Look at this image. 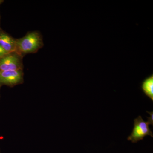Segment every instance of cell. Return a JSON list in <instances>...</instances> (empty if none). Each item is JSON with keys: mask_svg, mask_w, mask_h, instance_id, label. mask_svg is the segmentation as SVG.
Here are the masks:
<instances>
[{"mask_svg": "<svg viewBox=\"0 0 153 153\" xmlns=\"http://www.w3.org/2000/svg\"><path fill=\"white\" fill-rule=\"evenodd\" d=\"M17 49L22 53L35 52L41 46V38L37 32H32L25 37L16 41Z\"/></svg>", "mask_w": 153, "mask_h": 153, "instance_id": "1", "label": "cell"}, {"mask_svg": "<svg viewBox=\"0 0 153 153\" xmlns=\"http://www.w3.org/2000/svg\"><path fill=\"white\" fill-rule=\"evenodd\" d=\"M149 123L145 122L141 116H140L134 120V127L132 132L127 140L132 143H136L143 139L146 136L153 137L152 132L149 127Z\"/></svg>", "mask_w": 153, "mask_h": 153, "instance_id": "2", "label": "cell"}, {"mask_svg": "<svg viewBox=\"0 0 153 153\" xmlns=\"http://www.w3.org/2000/svg\"><path fill=\"white\" fill-rule=\"evenodd\" d=\"M22 78L21 70L0 71V85H15L21 82Z\"/></svg>", "mask_w": 153, "mask_h": 153, "instance_id": "3", "label": "cell"}, {"mask_svg": "<svg viewBox=\"0 0 153 153\" xmlns=\"http://www.w3.org/2000/svg\"><path fill=\"white\" fill-rule=\"evenodd\" d=\"M20 60L15 55H7L0 58V71L20 70Z\"/></svg>", "mask_w": 153, "mask_h": 153, "instance_id": "4", "label": "cell"}, {"mask_svg": "<svg viewBox=\"0 0 153 153\" xmlns=\"http://www.w3.org/2000/svg\"><path fill=\"white\" fill-rule=\"evenodd\" d=\"M0 46L8 54L17 49L16 41L5 33L0 34Z\"/></svg>", "mask_w": 153, "mask_h": 153, "instance_id": "5", "label": "cell"}, {"mask_svg": "<svg viewBox=\"0 0 153 153\" xmlns=\"http://www.w3.org/2000/svg\"><path fill=\"white\" fill-rule=\"evenodd\" d=\"M141 88L147 96L153 101V74L148 76L143 80Z\"/></svg>", "mask_w": 153, "mask_h": 153, "instance_id": "6", "label": "cell"}, {"mask_svg": "<svg viewBox=\"0 0 153 153\" xmlns=\"http://www.w3.org/2000/svg\"><path fill=\"white\" fill-rule=\"evenodd\" d=\"M147 112L150 114V117H148L147 122L149 125H153V112L151 111V112H149V111H147Z\"/></svg>", "mask_w": 153, "mask_h": 153, "instance_id": "7", "label": "cell"}, {"mask_svg": "<svg viewBox=\"0 0 153 153\" xmlns=\"http://www.w3.org/2000/svg\"><path fill=\"white\" fill-rule=\"evenodd\" d=\"M7 55H8V54L0 46V58Z\"/></svg>", "mask_w": 153, "mask_h": 153, "instance_id": "8", "label": "cell"}]
</instances>
